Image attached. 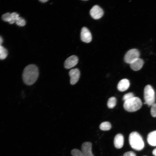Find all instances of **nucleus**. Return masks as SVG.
Wrapping results in <instances>:
<instances>
[{"mask_svg": "<svg viewBox=\"0 0 156 156\" xmlns=\"http://www.w3.org/2000/svg\"><path fill=\"white\" fill-rule=\"evenodd\" d=\"M112 126L110 122H102L100 125V129L103 131H108L111 128Z\"/></svg>", "mask_w": 156, "mask_h": 156, "instance_id": "16", "label": "nucleus"}, {"mask_svg": "<svg viewBox=\"0 0 156 156\" xmlns=\"http://www.w3.org/2000/svg\"><path fill=\"white\" fill-rule=\"evenodd\" d=\"M92 143L89 142H85L82 145V152L84 156H94L92 152Z\"/></svg>", "mask_w": 156, "mask_h": 156, "instance_id": "10", "label": "nucleus"}, {"mask_svg": "<svg viewBox=\"0 0 156 156\" xmlns=\"http://www.w3.org/2000/svg\"><path fill=\"white\" fill-rule=\"evenodd\" d=\"M69 75L70 77V82L71 85L75 84L78 81L80 76V72L77 68L71 69L69 72Z\"/></svg>", "mask_w": 156, "mask_h": 156, "instance_id": "8", "label": "nucleus"}, {"mask_svg": "<svg viewBox=\"0 0 156 156\" xmlns=\"http://www.w3.org/2000/svg\"><path fill=\"white\" fill-rule=\"evenodd\" d=\"M81 40L86 43H89L92 39L91 34L87 28L83 27L82 28L81 32Z\"/></svg>", "mask_w": 156, "mask_h": 156, "instance_id": "7", "label": "nucleus"}, {"mask_svg": "<svg viewBox=\"0 0 156 156\" xmlns=\"http://www.w3.org/2000/svg\"><path fill=\"white\" fill-rule=\"evenodd\" d=\"M71 153L72 156H84L81 151L77 149H73Z\"/></svg>", "mask_w": 156, "mask_h": 156, "instance_id": "20", "label": "nucleus"}, {"mask_svg": "<svg viewBox=\"0 0 156 156\" xmlns=\"http://www.w3.org/2000/svg\"><path fill=\"white\" fill-rule=\"evenodd\" d=\"M151 113L153 117H156V103H154L151 105Z\"/></svg>", "mask_w": 156, "mask_h": 156, "instance_id": "22", "label": "nucleus"}, {"mask_svg": "<svg viewBox=\"0 0 156 156\" xmlns=\"http://www.w3.org/2000/svg\"><path fill=\"white\" fill-rule=\"evenodd\" d=\"M129 86V80L126 79H124L119 82L117 85V88L119 91L123 92L127 90Z\"/></svg>", "mask_w": 156, "mask_h": 156, "instance_id": "13", "label": "nucleus"}, {"mask_svg": "<svg viewBox=\"0 0 156 156\" xmlns=\"http://www.w3.org/2000/svg\"><path fill=\"white\" fill-rule=\"evenodd\" d=\"M147 141L150 145L156 146V131H152L148 134L147 137Z\"/></svg>", "mask_w": 156, "mask_h": 156, "instance_id": "14", "label": "nucleus"}, {"mask_svg": "<svg viewBox=\"0 0 156 156\" xmlns=\"http://www.w3.org/2000/svg\"><path fill=\"white\" fill-rule=\"evenodd\" d=\"M2 19L4 21L8 22L10 24H13L15 21L12 17L11 14L6 13L3 14L2 16Z\"/></svg>", "mask_w": 156, "mask_h": 156, "instance_id": "15", "label": "nucleus"}, {"mask_svg": "<svg viewBox=\"0 0 156 156\" xmlns=\"http://www.w3.org/2000/svg\"><path fill=\"white\" fill-rule=\"evenodd\" d=\"M3 40L1 36H0V45H1V44L3 42Z\"/></svg>", "mask_w": 156, "mask_h": 156, "instance_id": "26", "label": "nucleus"}, {"mask_svg": "<svg viewBox=\"0 0 156 156\" xmlns=\"http://www.w3.org/2000/svg\"><path fill=\"white\" fill-rule=\"evenodd\" d=\"M38 75L37 67L33 64L29 65L24 69L22 75L23 81L27 85H31L36 81Z\"/></svg>", "mask_w": 156, "mask_h": 156, "instance_id": "1", "label": "nucleus"}, {"mask_svg": "<svg viewBox=\"0 0 156 156\" xmlns=\"http://www.w3.org/2000/svg\"><path fill=\"white\" fill-rule=\"evenodd\" d=\"M12 18L15 21L19 17V14L15 12H13L11 13Z\"/></svg>", "mask_w": 156, "mask_h": 156, "instance_id": "24", "label": "nucleus"}, {"mask_svg": "<svg viewBox=\"0 0 156 156\" xmlns=\"http://www.w3.org/2000/svg\"><path fill=\"white\" fill-rule=\"evenodd\" d=\"M144 64L143 60L138 58L130 64L132 69L134 71H138L141 68Z\"/></svg>", "mask_w": 156, "mask_h": 156, "instance_id": "12", "label": "nucleus"}, {"mask_svg": "<svg viewBox=\"0 0 156 156\" xmlns=\"http://www.w3.org/2000/svg\"><path fill=\"white\" fill-rule=\"evenodd\" d=\"M15 22L16 24L20 27H23L26 24L25 20L21 17H19L16 21Z\"/></svg>", "mask_w": 156, "mask_h": 156, "instance_id": "19", "label": "nucleus"}, {"mask_svg": "<svg viewBox=\"0 0 156 156\" xmlns=\"http://www.w3.org/2000/svg\"><path fill=\"white\" fill-rule=\"evenodd\" d=\"M152 153L154 155L156 156V148L153 150Z\"/></svg>", "mask_w": 156, "mask_h": 156, "instance_id": "25", "label": "nucleus"}, {"mask_svg": "<svg viewBox=\"0 0 156 156\" xmlns=\"http://www.w3.org/2000/svg\"><path fill=\"white\" fill-rule=\"evenodd\" d=\"M129 142L132 148L136 150L140 151L144 147V142L142 138L137 132L133 131L130 134Z\"/></svg>", "mask_w": 156, "mask_h": 156, "instance_id": "2", "label": "nucleus"}, {"mask_svg": "<svg viewBox=\"0 0 156 156\" xmlns=\"http://www.w3.org/2000/svg\"><path fill=\"white\" fill-rule=\"evenodd\" d=\"M116 100L115 97H112L110 98L107 103L108 107L110 109L113 108L116 105Z\"/></svg>", "mask_w": 156, "mask_h": 156, "instance_id": "17", "label": "nucleus"}, {"mask_svg": "<svg viewBox=\"0 0 156 156\" xmlns=\"http://www.w3.org/2000/svg\"><path fill=\"white\" fill-rule=\"evenodd\" d=\"M78 61V58L76 56L72 55L65 60L64 63V67L66 69L70 68L76 65Z\"/></svg>", "mask_w": 156, "mask_h": 156, "instance_id": "9", "label": "nucleus"}, {"mask_svg": "<svg viewBox=\"0 0 156 156\" xmlns=\"http://www.w3.org/2000/svg\"><path fill=\"white\" fill-rule=\"evenodd\" d=\"M92 17L95 19H98L103 15L104 12L102 9L99 6L96 5L93 6L90 11Z\"/></svg>", "mask_w": 156, "mask_h": 156, "instance_id": "6", "label": "nucleus"}, {"mask_svg": "<svg viewBox=\"0 0 156 156\" xmlns=\"http://www.w3.org/2000/svg\"><path fill=\"white\" fill-rule=\"evenodd\" d=\"M134 94L132 92H129L125 94L123 97V100L125 101L134 97Z\"/></svg>", "mask_w": 156, "mask_h": 156, "instance_id": "21", "label": "nucleus"}, {"mask_svg": "<svg viewBox=\"0 0 156 156\" xmlns=\"http://www.w3.org/2000/svg\"><path fill=\"white\" fill-rule=\"evenodd\" d=\"M40 1H41V2L42 3H45L48 0H39Z\"/></svg>", "mask_w": 156, "mask_h": 156, "instance_id": "27", "label": "nucleus"}, {"mask_svg": "<svg viewBox=\"0 0 156 156\" xmlns=\"http://www.w3.org/2000/svg\"><path fill=\"white\" fill-rule=\"evenodd\" d=\"M123 156H136L135 154L133 152L129 151L125 152Z\"/></svg>", "mask_w": 156, "mask_h": 156, "instance_id": "23", "label": "nucleus"}, {"mask_svg": "<svg viewBox=\"0 0 156 156\" xmlns=\"http://www.w3.org/2000/svg\"><path fill=\"white\" fill-rule=\"evenodd\" d=\"M124 138L123 135L120 133L117 134L114 140V144L115 147L117 148H120L123 146Z\"/></svg>", "mask_w": 156, "mask_h": 156, "instance_id": "11", "label": "nucleus"}, {"mask_svg": "<svg viewBox=\"0 0 156 156\" xmlns=\"http://www.w3.org/2000/svg\"><path fill=\"white\" fill-rule=\"evenodd\" d=\"M142 103L140 99L138 97H134L125 101L123 104L125 109L129 112H135L139 109L142 107Z\"/></svg>", "mask_w": 156, "mask_h": 156, "instance_id": "3", "label": "nucleus"}, {"mask_svg": "<svg viewBox=\"0 0 156 156\" xmlns=\"http://www.w3.org/2000/svg\"><path fill=\"white\" fill-rule=\"evenodd\" d=\"M140 53L136 49H132L129 50L125 54L124 57L125 62L130 64L136 59L139 58Z\"/></svg>", "mask_w": 156, "mask_h": 156, "instance_id": "5", "label": "nucleus"}, {"mask_svg": "<svg viewBox=\"0 0 156 156\" xmlns=\"http://www.w3.org/2000/svg\"><path fill=\"white\" fill-rule=\"evenodd\" d=\"M144 98L145 103L151 106L155 103V92L152 87L150 85H146L144 90Z\"/></svg>", "mask_w": 156, "mask_h": 156, "instance_id": "4", "label": "nucleus"}, {"mask_svg": "<svg viewBox=\"0 0 156 156\" xmlns=\"http://www.w3.org/2000/svg\"><path fill=\"white\" fill-rule=\"evenodd\" d=\"M8 55L7 50L4 47L0 45V59L3 60Z\"/></svg>", "mask_w": 156, "mask_h": 156, "instance_id": "18", "label": "nucleus"}]
</instances>
